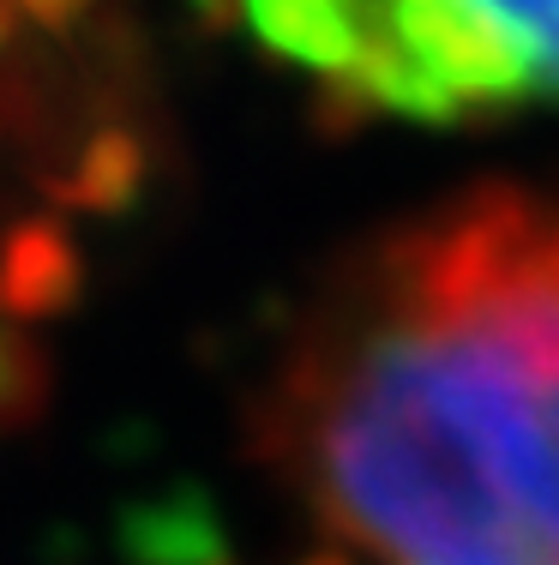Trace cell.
Instances as JSON below:
<instances>
[{"label":"cell","mask_w":559,"mask_h":565,"mask_svg":"<svg viewBox=\"0 0 559 565\" xmlns=\"http://www.w3.org/2000/svg\"><path fill=\"white\" fill-rule=\"evenodd\" d=\"M247 36L362 120L559 109V0H235Z\"/></svg>","instance_id":"7a4b0ae2"},{"label":"cell","mask_w":559,"mask_h":565,"mask_svg":"<svg viewBox=\"0 0 559 565\" xmlns=\"http://www.w3.org/2000/svg\"><path fill=\"white\" fill-rule=\"evenodd\" d=\"M31 7H61V0H31Z\"/></svg>","instance_id":"3957f363"},{"label":"cell","mask_w":559,"mask_h":565,"mask_svg":"<svg viewBox=\"0 0 559 565\" xmlns=\"http://www.w3.org/2000/svg\"><path fill=\"white\" fill-rule=\"evenodd\" d=\"M265 457L331 565H559V199L470 186L313 289Z\"/></svg>","instance_id":"6da1fadb"}]
</instances>
